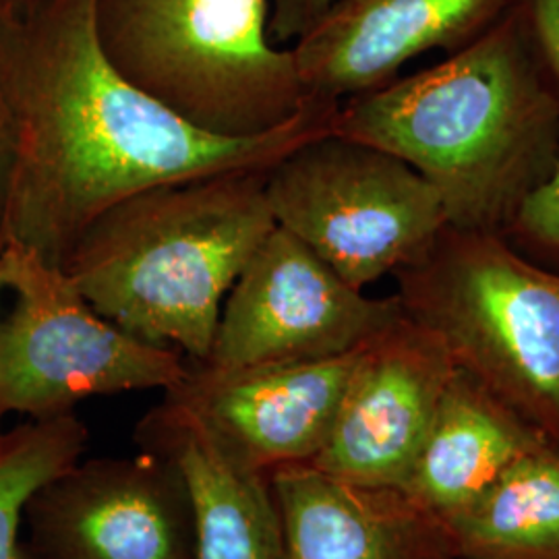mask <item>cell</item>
Masks as SVG:
<instances>
[{
    "label": "cell",
    "instance_id": "5b68a950",
    "mask_svg": "<svg viewBox=\"0 0 559 559\" xmlns=\"http://www.w3.org/2000/svg\"><path fill=\"white\" fill-rule=\"evenodd\" d=\"M394 278L404 316L559 448V274L522 258L501 235L445 226L431 251Z\"/></svg>",
    "mask_w": 559,
    "mask_h": 559
},
{
    "label": "cell",
    "instance_id": "4fadbf2b",
    "mask_svg": "<svg viewBox=\"0 0 559 559\" xmlns=\"http://www.w3.org/2000/svg\"><path fill=\"white\" fill-rule=\"evenodd\" d=\"M284 559H459L445 522L400 487L334 479L311 464L270 473Z\"/></svg>",
    "mask_w": 559,
    "mask_h": 559
},
{
    "label": "cell",
    "instance_id": "7c38bea8",
    "mask_svg": "<svg viewBox=\"0 0 559 559\" xmlns=\"http://www.w3.org/2000/svg\"><path fill=\"white\" fill-rule=\"evenodd\" d=\"M506 11L508 0H334L290 48L307 94L340 104L399 80L427 52H459Z\"/></svg>",
    "mask_w": 559,
    "mask_h": 559
},
{
    "label": "cell",
    "instance_id": "30bf717a",
    "mask_svg": "<svg viewBox=\"0 0 559 559\" xmlns=\"http://www.w3.org/2000/svg\"><path fill=\"white\" fill-rule=\"evenodd\" d=\"M454 371L436 334L406 316L392 323L360 348L311 466L334 479L402 489Z\"/></svg>",
    "mask_w": 559,
    "mask_h": 559
},
{
    "label": "cell",
    "instance_id": "8992f818",
    "mask_svg": "<svg viewBox=\"0 0 559 559\" xmlns=\"http://www.w3.org/2000/svg\"><path fill=\"white\" fill-rule=\"evenodd\" d=\"M274 222L365 290L423 260L448 226L429 180L380 147L325 133L265 173Z\"/></svg>",
    "mask_w": 559,
    "mask_h": 559
},
{
    "label": "cell",
    "instance_id": "5bb4252c",
    "mask_svg": "<svg viewBox=\"0 0 559 559\" xmlns=\"http://www.w3.org/2000/svg\"><path fill=\"white\" fill-rule=\"evenodd\" d=\"M143 450L173 460L195 512L193 559H284L270 475L240 466L195 420L162 399L138 425Z\"/></svg>",
    "mask_w": 559,
    "mask_h": 559
},
{
    "label": "cell",
    "instance_id": "52a82bcc",
    "mask_svg": "<svg viewBox=\"0 0 559 559\" xmlns=\"http://www.w3.org/2000/svg\"><path fill=\"white\" fill-rule=\"evenodd\" d=\"M13 307L0 318V411L29 419L73 413L81 400L168 390L187 373L182 353L120 330L71 278L34 253L0 249Z\"/></svg>",
    "mask_w": 559,
    "mask_h": 559
},
{
    "label": "cell",
    "instance_id": "44dd1931",
    "mask_svg": "<svg viewBox=\"0 0 559 559\" xmlns=\"http://www.w3.org/2000/svg\"><path fill=\"white\" fill-rule=\"evenodd\" d=\"M17 162V124L7 96V90L0 81V235L7 216V203L11 193V182Z\"/></svg>",
    "mask_w": 559,
    "mask_h": 559
},
{
    "label": "cell",
    "instance_id": "7402d4cb",
    "mask_svg": "<svg viewBox=\"0 0 559 559\" xmlns=\"http://www.w3.org/2000/svg\"><path fill=\"white\" fill-rule=\"evenodd\" d=\"M40 0H0V20H11V17L25 15Z\"/></svg>",
    "mask_w": 559,
    "mask_h": 559
},
{
    "label": "cell",
    "instance_id": "ac0fdd59",
    "mask_svg": "<svg viewBox=\"0 0 559 559\" xmlns=\"http://www.w3.org/2000/svg\"><path fill=\"white\" fill-rule=\"evenodd\" d=\"M501 237L522 258L559 274V156L551 175L522 201Z\"/></svg>",
    "mask_w": 559,
    "mask_h": 559
},
{
    "label": "cell",
    "instance_id": "277c9868",
    "mask_svg": "<svg viewBox=\"0 0 559 559\" xmlns=\"http://www.w3.org/2000/svg\"><path fill=\"white\" fill-rule=\"evenodd\" d=\"M270 0H96L120 78L205 133L258 138L309 104L293 48L267 34Z\"/></svg>",
    "mask_w": 559,
    "mask_h": 559
},
{
    "label": "cell",
    "instance_id": "603a6c76",
    "mask_svg": "<svg viewBox=\"0 0 559 559\" xmlns=\"http://www.w3.org/2000/svg\"><path fill=\"white\" fill-rule=\"evenodd\" d=\"M4 290V280H2V263H0V293ZM4 415H2V411H0V419H2Z\"/></svg>",
    "mask_w": 559,
    "mask_h": 559
},
{
    "label": "cell",
    "instance_id": "9c48e42d",
    "mask_svg": "<svg viewBox=\"0 0 559 559\" xmlns=\"http://www.w3.org/2000/svg\"><path fill=\"white\" fill-rule=\"evenodd\" d=\"M38 559H193L195 512L179 466L152 450L78 460L25 506Z\"/></svg>",
    "mask_w": 559,
    "mask_h": 559
},
{
    "label": "cell",
    "instance_id": "d6986e66",
    "mask_svg": "<svg viewBox=\"0 0 559 559\" xmlns=\"http://www.w3.org/2000/svg\"><path fill=\"white\" fill-rule=\"evenodd\" d=\"M508 11L559 102V0H508Z\"/></svg>",
    "mask_w": 559,
    "mask_h": 559
},
{
    "label": "cell",
    "instance_id": "6da1fadb",
    "mask_svg": "<svg viewBox=\"0 0 559 559\" xmlns=\"http://www.w3.org/2000/svg\"><path fill=\"white\" fill-rule=\"evenodd\" d=\"M96 0H40L0 20V81L17 124V162L0 235L64 270L112 203L164 182L270 170L332 133L336 102L311 98L288 124L221 138L180 119L120 78L94 25Z\"/></svg>",
    "mask_w": 559,
    "mask_h": 559
},
{
    "label": "cell",
    "instance_id": "8fae6325",
    "mask_svg": "<svg viewBox=\"0 0 559 559\" xmlns=\"http://www.w3.org/2000/svg\"><path fill=\"white\" fill-rule=\"evenodd\" d=\"M359 353L230 371L187 360V373L164 390V400L240 466L270 475L318 459Z\"/></svg>",
    "mask_w": 559,
    "mask_h": 559
},
{
    "label": "cell",
    "instance_id": "7a4b0ae2",
    "mask_svg": "<svg viewBox=\"0 0 559 559\" xmlns=\"http://www.w3.org/2000/svg\"><path fill=\"white\" fill-rule=\"evenodd\" d=\"M332 133L394 154L448 226L501 235L559 156V102L510 11L454 55L338 104Z\"/></svg>",
    "mask_w": 559,
    "mask_h": 559
},
{
    "label": "cell",
    "instance_id": "2e32d148",
    "mask_svg": "<svg viewBox=\"0 0 559 559\" xmlns=\"http://www.w3.org/2000/svg\"><path fill=\"white\" fill-rule=\"evenodd\" d=\"M459 559H559V448L537 443L445 520Z\"/></svg>",
    "mask_w": 559,
    "mask_h": 559
},
{
    "label": "cell",
    "instance_id": "3957f363",
    "mask_svg": "<svg viewBox=\"0 0 559 559\" xmlns=\"http://www.w3.org/2000/svg\"><path fill=\"white\" fill-rule=\"evenodd\" d=\"M265 173L164 182L127 195L90 224L62 272L127 334L203 362L233 284L276 228Z\"/></svg>",
    "mask_w": 559,
    "mask_h": 559
},
{
    "label": "cell",
    "instance_id": "ba28073f",
    "mask_svg": "<svg viewBox=\"0 0 559 559\" xmlns=\"http://www.w3.org/2000/svg\"><path fill=\"white\" fill-rule=\"evenodd\" d=\"M399 297H367L276 226L222 305L207 359L230 371L350 355L402 320Z\"/></svg>",
    "mask_w": 559,
    "mask_h": 559
},
{
    "label": "cell",
    "instance_id": "9a60e30c",
    "mask_svg": "<svg viewBox=\"0 0 559 559\" xmlns=\"http://www.w3.org/2000/svg\"><path fill=\"white\" fill-rule=\"evenodd\" d=\"M540 441L519 415L456 369L402 489L445 522L483 498Z\"/></svg>",
    "mask_w": 559,
    "mask_h": 559
},
{
    "label": "cell",
    "instance_id": "e0dca14e",
    "mask_svg": "<svg viewBox=\"0 0 559 559\" xmlns=\"http://www.w3.org/2000/svg\"><path fill=\"white\" fill-rule=\"evenodd\" d=\"M90 431L75 413L0 431V559H38L21 540L25 506L44 483L83 456Z\"/></svg>",
    "mask_w": 559,
    "mask_h": 559
},
{
    "label": "cell",
    "instance_id": "ffe728a7",
    "mask_svg": "<svg viewBox=\"0 0 559 559\" xmlns=\"http://www.w3.org/2000/svg\"><path fill=\"white\" fill-rule=\"evenodd\" d=\"M334 0H270L267 34L280 48H290L328 13Z\"/></svg>",
    "mask_w": 559,
    "mask_h": 559
}]
</instances>
